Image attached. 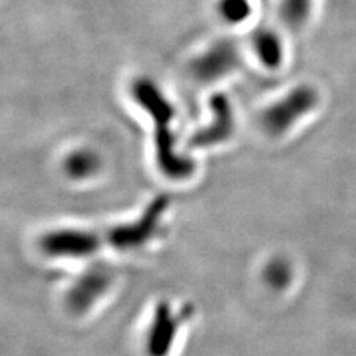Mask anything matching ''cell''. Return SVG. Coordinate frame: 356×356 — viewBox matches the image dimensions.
<instances>
[{
	"mask_svg": "<svg viewBox=\"0 0 356 356\" xmlns=\"http://www.w3.org/2000/svg\"><path fill=\"white\" fill-rule=\"evenodd\" d=\"M316 0H281L280 18L291 31H302L314 15Z\"/></svg>",
	"mask_w": 356,
	"mask_h": 356,
	"instance_id": "cell-11",
	"label": "cell"
},
{
	"mask_svg": "<svg viewBox=\"0 0 356 356\" xmlns=\"http://www.w3.org/2000/svg\"><path fill=\"white\" fill-rule=\"evenodd\" d=\"M111 275L102 266L92 267L85 272L72 286L67 303L74 314H83L102 297L110 285Z\"/></svg>",
	"mask_w": 356,
	"mask_h": 356,
	"instance_id": "cell-8",
	"label": "cell"
},
{
	"mask_svg": "<svg viewBox=\"0 0 356 356\" xmlns=\"http://www.w3.org/2000/svg\"><path fill=\"white\" fill-rule=\"evenodd\" d=\"M170 204L171 200L168 196L161 195L154 197L136 221L110 229L106 235L107 242L118 251H132L141 248L158 233Z\"/></svg>",
	"mask_w": 356,
	"mask_h": 356,
	"instance_id": "cell-3",
	"label": "cell"
},
{
	"mask_svg": "<svg viewBox=\"0 0 356 356\" xmlns=\"http://www.w3.org/2000/svg\"><path fill=\"white\" fill-rule=\"evenodd\" d=\"M321 99V92L315 85L298 83L261 111L260 125L269 137L282 138L315 113Z\"/></svg>",
	"mask_w": 356,
	"mask_h": 356,
	"instance_id": "cell-2",
	"label": "cell"
},
{
	"mask_svg": "<svg viewBox=\"0 0 356 356\" xmlns=\"http://www.w3.org/2000/svg\"><path fill=\"white\" fill-rule=\"evenodd\" d=\"M131 94L154 125V150L156 163L165 177L171 180H184L195 172V162L180 154L175 149V137L171 122L174 119V107L163 95L159 86L147 77H140L132 82Z\"/></svg>",
	"mask_w": 356,
	"mask_h": 356,
	"instance_id": "cell-1",
	"label": "cell"
},
{
	"mask_svg": "<svg viewBox=\"0 0 356 356\" xmlns=\"http://www.w3.org/2000/svg\"><path fill=\"white\" fill-rule=\"evenodd\" d=\"M263 277L266 284L273 288L275 291H282L293 281V266L284 257H275L264 267Z\"/></svg>",
	"mask_w": 356,
	"mask_h": 356,
	"instance_id": "cell-12",
	"label": "cell"
},
{
	"mask_svg": "<svg viewBox=\"0 0 356 356\" xmlns=\"http://www.w3.org/2000/svg\"><path fill=\"white\" fill-rule=\"evenodd\" d=\"M218 13L229 24H242L252 14L250 0H220Z\"/></svg>",
	"mask_w": 356,
	"mask_h": 356,
	"instance_id": "cell-13",
	"label": "cell"
},
{
	"mask_svg": "<svg viewBox=\"0 0 356 356\" xmlns=\"http://www.w3.org/2000/svg\"><path fill=\"white\" fill-rule=\"evenodd\" d=\"M192 315V310L186 307L181 314H174L168 303H161L156 307L152 328L147 339V352L150 356H168L175 337L184 321Z\"/></svg>",
	"mask_w": 356,
	"mask_h": 356,
	"instance_id": "cell-7",
	"label": "cell"
},
{
	"mask_svg": "<svg viewBox=\"0 0 356 356\" xmlns=\"http://www.w3.org/2000/svg\"><path fill=\"white\" fill-rule=\"evenodd\" d=\"M252 49L264 69H281L286 58V48L282 36L273 29H259L252 35Z\"/></svg>",
	"mask_w": 356,
	"mask_h": 356,
	"instance_id": "cell-9",
	"label": "cell"
},
{
	"mask_svg": "<svg viewBox=\"0 0 356 356\" xmlns=\"http://www.w3.org/2000/svg\"><path fill=\"white\" fill-rule=\"evenodd\" d=\"M209 110L213 119L209 124L193 134L191 138V147L208 149L218 146L227 141L236 129L235 110H233L230 98L226 94L217 92L209 98Z\"/></svg>",
	"mask_w": 356,
	"mask_h": 356,
	"instance_id": "cell-5",
	"label": "cell"
},
{
	"mask_svg": "<svg viewBox=\"0 0 356 356\" xmlns=\"http://www.w3.org/2000/svg\"><path fill=\"white\" fill-rule=\"evenodd\" d=\"M241 65V52L233 40H218L192 61L191 74L196 82L213 83L235 72Z\"/></svg>",
	"mask_w": 356,
	"mask_h": 356,
	"instance_id": "cell-4",
	"label": "cell"
},
{
	"mask_svg": "<svg viewBox=\"0 0 356 356\" xmlns=\"http://www.w3.org/2000/svg\"><path fill=\"white\" fill-rule=\"evenodd\" d=\"M102 158L91 149H76L64 159V172L73 180H86L102 170Z\"/></svg>",
	"mask_w": 356,
	"mask_h": 356,
	"instance_id": "cell-10",
	"label": "cell"
},
{
	"mask_svg": "<svg viewBox=\"0 0 356 356\" xmlns=\"http://www.w3.org/2000/svg\"><path fill=\"white\" fill-rule=\"evenodd\" d=\"M102 238L97 233L81 229H57L40 239V248L51 257H88L98 251Z\"/></svg>",
	"mask_w": 356,
	"mask_h": 356,
	"instance_id": "cell-6",
	"label": "cell"
}]
</instances>
